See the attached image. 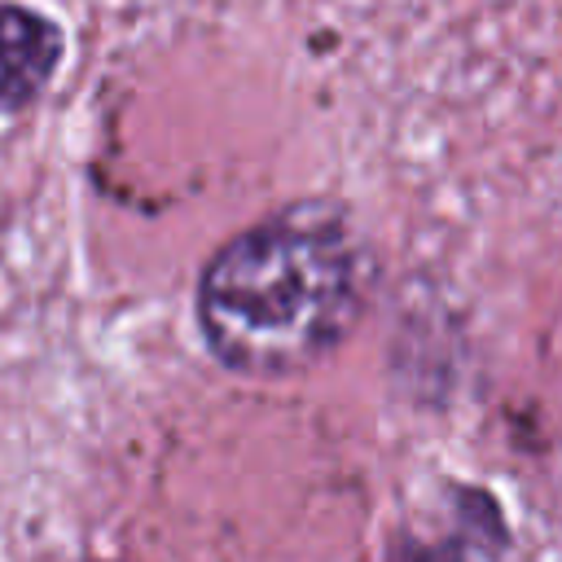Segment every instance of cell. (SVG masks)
<instances>
[{"label": "cell", "instance_id": "3957f363", "mask_svg": "<svg viewBox=\"0 0 562 562\" xmlns=\"http://www.w3.org/2000/svg\"><path fill=\"white\" fill-rule=\"evenodd\" d=\"M452 544H457V540H443V544H413V540H400L386 562H461V549H452Z\"/></svg>", "mask_w": 562, "mask_h": 562}, {"label": "cell", "instance_id": "6da1fadb", "mask_svg": "<svg viewBox=\"0 0 562 562\" xmlns=\"http://www.w3.org/2000/svg\"><path fill=\"white\" fill-rule=\"evenodd\" d=\"M206 351L246 378H290L329 356L360 312V250L334 215L281 211L228 237L198 277Z\"/></svg>", "mask_w": 562, "mask_h": 562}, {"label": "cell", "instance_id": "7a4b0ae2", "mask_svg": "<svg viewBox=\"0 0 562 562\" xmlns=\"http://www.w3.org/2000/svg\"><path fill=\"white\" fill-rule=\"evenodd\" d=\"M66 61V31L35 4L0 0V119L31 110Z\"/></svg>", "mask_w": 562, "mask_h": 562}]
</instances>
